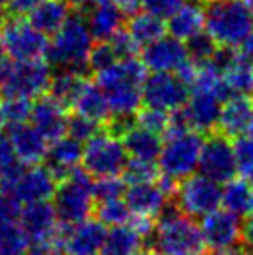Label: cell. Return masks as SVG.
<instances>
[{
    "mask_svg": "<svg viewBox=\"0 0 253 255\" xmlns=\"http://www.w3.org/2000/svg\"><path fill=\"white\" fill-rule=\"evenodd\" d=\"M141 237L138 231H134L128 224L114 226L106 233L105 244H103V255H134L141 248Z\"/></svg>",
    "mask_w": 253,
    "mask_h": 255,
    "instance_id": "obj_30",
    "label": "cell"
},
{
    "mask_svg": "<svg viewBox=\"0 0 253 255\" xmlns=\"http://www.w3.org/2000/svg\"><path fill=\"white\" fill-rule=\"evenodd\" d=\"M207 32L225 49H239L253 30V13L246 0H209L205 7Z\"/></svg>",
    "mask_w": 253,
    "mask_h": 255,
    "instance_id": "obj_2",
    "label": "cell"
},
{
    "mask_svg": "<svg viewBox=\"0 0 253 255\" xmlns=\"http://www.w3.org/2000/svg\"><path fill=\"white\" fill-rule=\"evenodd\" d=\"M97 130H99V123L88 120L84 116H78V114H75V116L69 118V121H67V134L73 136L78 142L90 140Z\"/></svg>",
    "mask_w": 253,
    "mask_h": 255,
    "instance_id": "obj_40",
    "label": "cell"
},
{
    "mask_svg": "<svg viewBox=\"0 0 253 255\" xmlns=\"http://www.w3.org/2000/svg\"><path fill=\"white\" fill-rule=\"evenodd\" d=\"M220 103L224 101L218 99L216 95L194 90L192 97L188 99V105L183 108L190 128H194L197 132H214L218 125L220 108H222Z\"/></svg>",
    "mask_w": 253,
    "mask_h": 255,
    "instance_id": "obj_18",
    "label": "cell"
},
{
    "mask_svg": "<svg viewBox=\"0 0 253 255\" xmlns=\"http://www.w3.org/2000/svg\"><path fill=\"white\" fill-rule=\"evenodd\" d=\"M32 103L26 97L6 95V99L0 101V125L2 127H17L30 120L32 116Z\"/></svg>",
    "mask_w": 253,
    "mask_h": 255,
    "instance_id": "obj_33",
    "label": "cell"
},
{
    "mask_svg": "<svg viewBox=\"0 0 253 255\" xmlns=\"http://www.w3.org/2000/svg\"><path fill=\"white\" fill-rule=\"evenodd\" d=\"M121 142L126 149V155L130 158H141V160H151L155 162L162 151L160 136L156 132H151L140 125H126L120 132Z\"/></svg>",
    "mask_w": 253,
    "mask_h": 255,
    "instance_id": "obj_23",
    "label": "cell"
},
{
    "mask_svg": "<svg viewBox=\"0 0 253 255\" xmlns=\"http://www.w3.org/2000/svg\"><path fill=\"white\" fill-rule=\"evenodd\" d=\"M60 179L52 173L49 166L34 164L28 170H22L21 177L13 188L15 198L21 203H37V201H49L54 198Z\"/></svg>",
    "mask_w": 253,
    "mask_h": 255,
    "instance_id": "obj_12",
    "label": "cell"
},
{
    "mask_svg": "<svg viewBox=\"0 0 253 255\" xmlns=\"http://www.w3.org/2000/svg\"><path fill=\"white\" fill-rule=\"evenodd\" d=\"M86 19H88V26L92 30L93 39H99V41L112 39L123 28V9L110 2L93 6Z\"/></svg>",
    "mask_w": 253,
    "mask_h": 255,
    "instance_id": "obj_26",
    "label": "cell"
},
{
    "mask_svg": "<svg viewBox=\"0 0 253 255\" xmlns=\"http://www.w3.org/2000/svg\"><path fill=\"white\" fill-rule=\"evenodd\" d=\"M6 64V52H4V49L0 47V69H2V65Z\"/></svg>",
    "mask_w": 253,
    "mask_h": 255,
    "instance_id": "obj_53",
    "label": "cell"
},
{
    "mask_svg": "<svg viewBox=\"0 0 253 255\" xmlns=\"http://www.w3.org/2000/svg\"><path fill=\"white\" fill-rule=\"evenodd\" d=\"M0 47L11 60H35L47 56V36L21 15L0 24Z\"/></svg>",
    "mask_w": 253,
    "mask_h": 255,
    "instance_id": "obj_8",
    "label": "cell"
},
{
    "mask_svg": "<svg viewBox=\"0 0 253 255\" xmlns=\"http://www.w3.org/2000/svg\"><path fill=\"white\" fill-rule=\"evenodd\" d=\"M110 0H75V6L77 7H84V6H101V4H106Z\"/></svg>",
    "mask_w": 253,
    "mask_h": 255,
    "instance_id": "obj_50",
    "label": "cell"
},
{
    "mask_svg": "<svg viewBox=\"0 0 253 255\" xmlns=\"http://www.w3.org/2000/svg\"><path fill=\"white\" fill-rule=\"evenodd\" d=\"M116 60H118V56H116V52H114L110 41H101L99 45H95L92 49V52H90L88 65H90L92 69H95V71H99V69H103L106 65L114 64Z\"/></svg>",
    "mask_w": 253,
    "mask_h": 255,
    "instance_id": "obj_42",
    "label": "cell"
},
{
    "mask_svg": "<svg viewBox=\"0 0 253 255\" xmlns=\"http://www.w3.org/2000/svg\"><path fill=\"white\" fill-rule=\"evenodd\" d=\"M168 123H169V114L166 110L153 108V107H145L143 110H140L138 118H136V125L147 128L151 132H156V134H164L166 128H168Z\"/></svg>",
    "mask_w": 253,
    "mask_h": 255,
    "instance_id": "obj_39",
    "label": "cell"
},
{
    "mask_svg": "<svg viewBox=\"0 0 253 255\" xmlns=\"http://www.w3.org/2000/svg\"><path fill=\"white\" fill-rule=\"evenodd\" d=\"M211 255H244V250L239 248V246H231V248H220V250H212Z\"/></svg>",
    "mask_w": 253,
    "mask_h": 255,
    "instance_id": "obj_49",
    "label": "cell"
},
{
    "mask_svg": "<svg viewBox=\"0 0 253 255\" xmlns=\"http://www.w3.org/2000/svg\"><path fill=\"white\" fill-rule=\"evenodd\" d=\"M246 132L250 136H253V108H252V114H250V121H248V128Z\"/></svg>",
    "mask_w": 253,
    "mask_h": 255,
    "instance_id": "obj_51",
    "label": "cell"
},
{
    "mask_svg": "<svg viewBox=\"0 0 253 255\" xmlns=\"http://www.w3.org/2000/svg\"><path fill=\"white\" fill-rule=\"evenodd\" d=\"M84 80L86 78L82 77V73L78 71V69H65L63 67L60 73L52 75L49 92L54 99L63 103L65 107L67 105L71 107V103H73L75 95L78 93V90H80V86H82Z\"/></svg>",
    "mask_w": 253,
    "mask_h": 255,
    "instance_id": "obj_31",
    "label": "cell"
},
{
    "mask_svg": "<svg viewBox=\"0 0 253 255\" xmlns=\"http://www.w3.org/2000/svg\"><path fill=\"white\" fill-rule=\"evenodd\" d=\"M134 255H158L156 252H136Z\"/></svg>",
    "mask_w": 253,
    "mask_h": 255,
    "instance_id": "obj_54",
    "label": "cell"
},
{
    "mask_svg": "<svg viewBox=\"0 0 253 255\" xmlns=\"http://www.w3.org/2000/svg\"><path fill=\"white\" fill-rule=\"evenodd\" d=\"M252 108L253 99L250 95H246V93H237L233 97H227L224 101V107L220 108L216 132L227 136V138L240 136L248 128Z\"/></svg>",
    "mask_w": 253,
    "mask_h": 255,
    "instance_id": "obj_20",
    "label": "cell"
},
{
    "mask_svg": "<svg viewBox=\"0 0 253 255\" xmlns=\"http://www.w3.org/2000/svg\"><path fill=\"white\" fill-rule=\"evenodd\" d=\"M188 101V86L177 75L168 71H155L141 84V103L145 107L173 112L183 108Z\"/></svg>",
    "mask_w": 253,
    "mask_h": 255,
    "instance_id": "obj_10",
    "label": "cell"
},
{
    "mask_svg": "<svg viewBox=\"0 0 253 255\" xmlns=\"http://www.w3.org/2000/svg\"><path fill=\"white\" fill-rule=\"evenodd\" d=\"M186 50L188 56L196 62V64H205V62H212L216 52H218L220 45L214 41V37L207 32H197L196 36H192L190 39H186Z\"/></svg>",
    "mask_w": 253,
    "mask_h": 255,
    "instance_id": "obj_35",
    "label": "cell"
},
{
    "mask_svg": "<svg viewBox=\"0 0 253 255\" xmlns=\"http://www.w3.org/2000/svg\"><path fill=\"white\" fill-rule=\"evenodd\" d=\"M112 2L125 13H136V9L141 6V0H112Z\"/></svg>",
    "mask_w": 253,
    "mask_h": 255,
    "instance_id": "obj_47",
    "label": "cell"
},
{
    "mask_svg": "<svg viewBox=\"0 0 253 255\" xmlns=\"http://www.w3.org/2000/svg\"><path fill=\"white\" fill-rule=\"evenodd\" d=\"M239 50L242 52V54H246V56L253 58V30H252V34L246 37V41L239 47Z\"/></svg>",
    "mask_w": 253,
    "mask_h": 255,
    "instance_id": "obj_48",
    "label": "cell"
},
{
    "mask_svg": "<svg viewBox=\"0 0 253 255\" xmlns=\"http://www.w3.org/2000/svg\"><path fill=\"white\" fill-rule=\"evenodd\" d=\"M237 171L246 179H253V136H237L233 143Z\"/></svg>",
    "mask_w": 253,
    "mask_h": 255,
    "instance_id": "obj_36",
    "label": "cell"
},
{
    "mask_svg": "<svg viewBox=\"0 0 253 255\" xmlns=\"http://www.w3.org/2000/svg\"><path fill=\"white\" fill-rule=\"evenodd\" d=\"M22 203L15 198L13 192L0 190V224L19 222L22 211Z\"/></svg>",
    "mask_w": 253,
    "mask_h": 255,
    "instance_id": "obj_41",
    "label": "cell"
},
{
    "mask_svg": "<svg viewBox=\"0 0 253 255\" xmlns=\"http://www.w3.org/2000/svg\"><path fill=\"white\" fill-rule=\"evenodd\" d=\"M93 205V181L84 168L73 170L67 177L60 181L54 194V209L62 224L75 226L78 222L90 218Z\"/></svg>",
    "mask_w": 253,
    "mask_h": 255,
    "instance_id": "obj_5",
    "label": "cell"
},
{
    "mask_svg": "<svg viewBox=\"0 0 253 255\" xmlns=\"http://www.w3.org/2000/svg\"><path fill=\"white\" fill-rule=\"evenodd\" d=\"M45 0H9V9L13 11L15 15H28L32 9L39 6Z\"/></svg>",
    "mask_w": 253,
    "mask_h": 255,
    "instance_id": "obj_45",
    "label": "cell"
},
{
    "mask_svg": "<svg viewBox=\"0 0 253 255\" xmlns=\"http://www.w3.org/2000/svg\"><path fill=\"white\" fill-rule=\"evenodd\" d=\"M108 41H110V45H112V49H114V52H116L118 60H120V58L134 56V54L138 52V49H140V45L134 41L132 36L123 28H121L112 39H108Z\"/></svg>",
    "mask_w": 253,
    "mask_h": 255,
    "instance_id": "obj_43",
    "label": "cell"
},
{
    "mask_svg": "<svg viewBox=\"0 0 253 255\" xmlns=\"http://www.w3.org/2000/svg\"><path fill=\"white\" fill-rule=\"evenodd\" d=\"M97 220H101L105 226L114 227V226H123L126 224L132 213L126 205V201H123L121 198L114 199H103L97 203Z\"/></svg>",
    "mask_w": 253,
    "mask_h": 255,
    "instance_id": "obj_34",
    "label": "cell"
},
{
    "mask_svg": "<svg viewBox=\"0 0 253 255\" xmlns=\"http://www.w3.org/2000/svg\"><path fill=\"white\" fill-rule=\"evenodd\" d=\"M168 199L169 198L155 181L130 184L125 190V201L130 213L149 216V218L160 216L162 211L168 205Z\"/></svg>",
    "mask_w": 253,
    "mask_h": 255,
    "instance_id": "obj_19",
    "label": "cell"
},
{
    "mask_svg": "<svg viewBox=\"0 0 253 255\" xmlns=\"http://www.w3.org/2000/svg\"><path fill=\"white\" fill-rule=\"evenodd\" d=\"M47 162L52 173L62 181L73 170H77L78 164L82 162V142L75 140L69 134L52 140L47 151Z\"/></svg>",
    "mask_w": 253,
    "mask_h": 255,
    "instance_id": "obj_22",
    "label": "cell"
},
{
    "mask_svg": "<svg viewBox=\"0 0 253 255\" xmlns=\"http://www.w3.org/2000/svg\"><path fill=\"white\" fill-rule=\"evenodd\" d=\"M222 203L225 211L237 216H248L253 205V184L246 177L229 179L222 190Z\"/></svg>",
    "mask_w": 253,
    "mask_h": 255,
    "instance_id": "obj_29",
    "label": "cell"
},
{
    "mask_svg": "<svg viewBox=\"0 0 253 255\" xmlns=\"http://www.w3.org/2000/svg\"><path fill=\"white\" fill-rule=\"evenodd\" d=\"M52 36L54 37L49 43L47 50L50 64L82 71V67L88 65L90 52L93 49V36L88 26V19L82 17V13L75 11Z\"/></svg>",
    "mask_w": 253,
    "mask_h": 255,
    "instance_id": "obj_3",
    "label": "cell"
},
{
    "mask_svg": "<svg viewBox=\"0 0 253 255\" xmlns=\"http://www.w3.org/2000/svg\"><path fill=\"white\" fill-rule=\"evenodd\" d=\"M6 7H9V0H0V19L6 11Z\"/></svg>",
    "mask_w": 253,
    "mask_h": 255,
    "instance_id": "obj_52",
    "label": "cell"
},
{
    "mask_svg": "<svg viewBox=\"0 0 253 255\" xmlns=\"http://www.w3.org/2000/svg\"><path fill=\"white\" fill-rule=\"evenodd\" d=\"M188 60V50L177 37H160L143 50V65L151 71H177Z\"/></svg>",
    "mask_w": 253,
    "mask_h": 255,
    "instance_id": "obj_15",
    "label": "cell"
},
{
    "mask_svg": "<svg viewBox=\"0 0 253 255\" xmlns=\"http://www.w3.org/2000/svg\"><path fill=\"white\" fill-rule=\"evenodd\" d=\"M0 127H2V125H0ZM0 136H2V134H0Z\"/></svg>",
    "mask_w": 253,
    "mask_h": 255,
    "instance_id": "obj_55",
    "label": "cell"
},
{
    "mask_svg": "<svg viewBox=\"0 0 253 255\" xmlns=\"http://www.w3.org/2000/svg\"><path fill=\"white\" fill-rule=\"evenodd\" d=\"M203 142L205 140L201 138V132H197L194 128L173 138H166V143L162 145V151L158 155V166L162 173L177 181L192 175L199 168Z\"/></svg>",
    "mask_w": 253,
    "mask_h": 255,
    "instance_id": "obj_7",
    "label": "cell"
},
{
    "mask_svg": "<svg viewBox=\"0 0 253 255\" xmlns=\"http://www.w3.org/2000/svg\"><path fill=\"white\" fill-rule=\"evenodd\" d=\"M30 121L49 142H52V140H58L60 136L67 132L69 118L65 112V105L50 95V97L37 99V103L32 107Z\"/></svg>",
    "mask_w": 253,
    "mask_h": 255,
    "instance_id": "obj_16",
    "label": "cell"
},
{
    "mask_svg": "<svg viewBox=\"0 0 253 255\" xmlns=\"http://www.w3.org/2000/svg\"><path fill=\"white\" fill-rule=\"evenodd\" d=\"M123 179L126 184L149 183L156 179V168L151 160H141V158H130L126 160L123 168Z\"/></svg>",
    "mask_w": 253,
    "mask_h": 255,
    "instance_id": "obj_37",
    "label": "cell"
},
{
    "mask_svg": "<svg viewBox=\"0 0 253 255\" xmlns=\"http://www.w3.org/2000/svg\"><path fill=\"white\" fill-rule=\"evenodd\" d=\"M240 226L239 216L229 211H212L205 214L201 220V233L205 244L211 250L231 248L240 242Z\"/></svg>",
    "mask_w": 253,
    "mask_h": 255,
    "instance_id": "obj_13",
    "label": "cell"
},
{
    "mask_svg": "<svg viewBox=\"0 0 253 255\" xmlns=\"http://www.w3.org/2000/svg\"><path fill=\"white\" fill-rule=\"evenodd\" d=\"M125 190H126L125 179H120L118 175L97 177V181H93V196H95L97 201L121 198V196H125Z\"/></svg>",
    "mask_w": 253,
    "mask_h": 255,
    "instance_id": "obj_38",
    "label": "cell"
},
{
    "mask_svg": "<svg viewBox=\"0 0 253 255\" xmlns=\"http://www.w3.org/2000/svg\"><path fill=\"white\" fill-rule=\"evenodd\" d=\"M9 136L7 140L13 147L17 158L21 160L24 166H34V164H41L43 158H47V151H49V140L28 123H22L17 127L7 128Z\"/></svg>",
    "mask_w": 253,
    "mask_h": 255,
    "instance_id": "obj_17",
    "label": "cell"
},
{
    "mask_svg": "<svg viewBox=\"0 0 253 255\" xmlns=\"http://www.w3.org/2000/svg\"><path fill=\"white\" fill-rule=\"evenodd\" d=\"M71 107L75 108V114L84 116V118L95 121L99 125L108 123V120L112 118L106 93L103 92V88L97 82H92L88 78L82 82L80 90H78V93L75 95L73 103H71Z\"/></svg>",
    "mask_w": 253,
    "mask_h": 255,
    "instance_id": "obj_21",
    "label": "cell"
},
{
    "mask_svg": "<svg viewBox=\"0 0 253 255\" xmlns=\"http://www.w3.org/2000/svg\"><path fill=\"white\" fill-rule=\"evenodd\" d=\"M205 26V9L199 4L184 2L175 13L169 17L168 32L177 39H190Z\"/></svg>",
    "mask_w": 253,
    "mask_h": 255,
    "instance_id": "obj_27",
    "label": "cell"
},
{
    "mask_svg": "<svg viewBox=\"0 0 253 255\" xmlns=\"http://www.w3.org/2000/svg\"><path fill=\"white\" fill-rule=\"evenodd\" d=\"M50 65L43 58L35 60H11L0 69V93L37 99L50 86Z\"/></svg>",
    "mask_w": 253,
    "mask_h": 255,
    "instance_id": "obj_4",
    "label": "cell"
},
{
    "mask_svg": "<svg viewBox=\"0 0 253 255\" xmlns=\"http://www.w3.org/2000/svg\"><path fill=\"white\" fill-rule=\"evenodd\" d=\"M199 170L203 175L214 179L216 183H227L237 173L235 151L229 143V138L224 134H212L203 142L201 156H199Z\"/></svg>",
    "mask_w": 253,
    "mask_h": 255,
    "instance_id": "obj_11",
    "label": "cell"
},
{
    "mask_svg": "<svg viewBox=\"0 0 253 255\" xmlns=\"http://www.w3.org/2000/svg\"><path fill=\"white\" fill-rule=\"evenodd\" d=\"M153 248L158 255H205L201 227L179 207L164 209L153 231Z\"/></svg>",
    "mask_w": 253,
    "mask_h": 255,
    "instance_id": "obj_1",
    "label": "cell"
},
{
    "mask_svg": "<svg viewBox=\"0 0 253 255\" xmlns=\"http://www.w3.org/2000/svg\"><path fill=\"white\" fill-rule=\"evenodd\" d=\"M126 32L140 47H147L156 39L166 36L168 26L162 17L145 11V13H132V17L126 22Z\"/></svg>",
    "mask_w": 253,
    "mask_h": 255,
    "instance_id": "obj_28",
    "label": "cell"
},
{
    "mask_svg": "<svg viewBox=\"0 0 253 255\" xmlns=\"http://www.w3.org/2000/svg\"><path fill=\"white\" fill-rule=\"evenodd\" d=\"M183 4L184 0H141V6L145 7V11L162 19H169Z\"/></svg>",
    "mask_w": 253,
    "mask_h": 255,
    "instance_id": "obj_44",
    "label": "cell"
},
{
    "mask_svg": "<svg viewBox=\"0 0 253 255\" xmlns=\"http://www.w3.org/2000/svg\"><path fill=\"white\" fill-rule=\"evenodd\" d=\"M30 248V235L21 222L0 224V255H24Z\"/></svg>",
    "mask_w": 253,
    "mask_h": 255,
    "instance_id": "obj_32",
    "label": "cell"
},
{
    "mask_svg": "<svg viewBox=\"0 0 253 255\" xmlns=\"http://www.w3.org/2000/svg\"><path fill=\"white\" fill-rule=\"evenodd\" d=\"M177 207L188 216H201L216 211L222 203V188L207 175H188L175 194Z\"/></svg>",
    "mask_w": 253,
    "mask_h": 255,
    "instance_id": "obj_9",
    "label": "cell"
},
{
    "mask_svg": "<svg viewBox=\"0 0 253 255\" xmlns=\"http://www.w3.org/2000/svg\"><path fill=\"white\" fill-rule=\"evenodd\" d=\"M106 226L101 220L86 218L67 227L65 235V255H97L103 252L106 239Z\"/></svg>",
    "mask_w": 253,
    "mask_h": 255,
    "instance_id": "obj_14",
    "label": "cell"
},
{
    "mask_svg": "<svg viewBox=\"0 0 253 255\" xmlns=\"http://www.w3.org/2000/svg\"><path fill=\"white\" fill-rule=\"evenodd\" d=\"M250 255H253V254H250Z\"/></svg>",
    "mask_w": 253,
    "mask_h": 255,
    "instance_id": "obj_56",
    "label": "cell"
},
{
    "mask_svg": "<svg viewBox=\"0 0 253 255\" xmlns=\"http://www.w3.org/2000/svg\"><path fill=\"white\" fill-rule=\"evenodd\" d=\"M240 242H242L246 248L253 250V214H248L246 222L242 224V229H240Z\"/></svg>",
    "mask_w": 253,
    "mask_h": 255,
    "instance_id": "obj_46",
    "label": "cell"
},
{
    "mask_svg": "<svg viewBox=\"0 0 253 255\" xmlns=\"http://www.w3.org/2000/svg\"><path fill=\"white\" fill-rule=\"evenodd\" d=\"M75 6L73 0H45L28 13V21L45 36L54 34L67 21L71 9Z\"/></svg>",
    "mask_w": 253,
    "mask_h": 255,
    "instance_id": "obj_24",
    "label": "cell"
},
{
    "mask_svg": "<svg viewBox=\"0 0 253 255\" xmlns=\"http://www.w3.org/2000/svg\"><path fill=\"white\" fill-rule=\"evenodd\" d=\"M126 164V149L114 130H97L82 147V166L92 177L120 175Z\"/></svg>",
    "mask_w": 253,
    "mask_h": 255,
    "instance_id": "obj_6",
    "label": "cell"
},
{
    "mask_svg": "<svg viewBox=\"0 0 253 255\" xmlns=\"http://www.w3.org/2000/svg\"><path fill=\"white\" fill-rule=\"evenodd\" d=\"M224 80L229 92L235 93H253V58L242 54L239 49H233L227 64L222 69Z\"/></svg>",
    "mask_w": 253,
    "mask_h": 255,
    "instance_id": "obj_25",
    "label": "cell"
}]
</instances>
